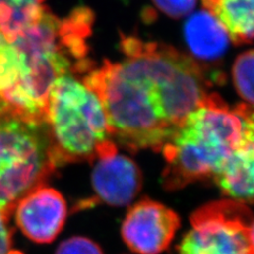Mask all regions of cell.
<instances>
[{
	"instance_id": "obj_1",
	"label": "cell",
	"mask_w": 254,
	"mask_h": 254,
	"mask_svg": "<svg viewBox=\"0 0 254 254\" xmlns=\"http://www.w3.org/2000/svg\"><path fill=\"white\" fill-rule=\"evenodd\" d=\"M122 62L105 61L83 82L104 107L111 137L130 150L156 152L208 95L211 76L175 48L123 36Z\"/></svg>"
},
{
	"instance_id": "obj_2",
	"label": "cell",
	"mask_w": 254,
	"mask_h": 254,
	"mask_svg": "<svg viewBox=\"0 0 254 254\" xmlns=\"http://www.w3.org/2000/svg\"><path fill=\"white\" fill-rule=\"evenodd\" d=\"M252 106L230 108L217 93H209L185 119L162 147L166 161L162 186L179 190L213 178L242 143L253 137Z\"/></svg>"
},
{
	"instance_id": "obj_3",
	"label": "cell",
	"mask_w": 254,
	"mask_h": 254,
	"mask_svg": "<svg viewBox=\"0 0 254 254\" xmlns=\"http://www.w3.org/2000/svg\"><path fill=\"white\" fill-rule=\"evenodd\" d=\"M45 125L57 166L94 161L118 150L100 99L74 73L62 75L52 84Z\"/></svg>"
},
{
	"instance_id": "obj_4",
	"label": "cell",
	"mask_w": 254,
	"mask_h": 254,
	"mask_svg": "<svg viewBox=\"0 0 254 254\" xmlns=\"http://www.w3.org/2000/svg\"><path fill=\"white\" fill-rule=\"evenodd\" d=\"M57 168L45 123L0 110V211L11 216Z\"/></svg>"
},
{
	"instance_id": "obj_5",
	"label": "cell",
	"mask_w": 254,
	"mask_h": 254,
	"mask_svg": "<svg viewBox=\"0 0 254 254\" xmlns=\"http://www.w3.org/2000/svg\"><path fill=\"white\" fill-rule=\"evenodd\" d=\"M179 254H254L253 216L243 202L225 199L202 205L190 216Z\"/></svg>"
},
{
	"instance_id": "obj_6",
	"label": "cell",
	"mask_w": 254,
	"mask_h": 254,
	"mask_svg": "<svg viewBox=\"0 0 254 254\" xmlns=\"http://www.w3.org/2000/svg\"><path fill=\"white\" fill-rule=\"evenodd\" d=\"M180 226L173 210L150 199L133 204L126 214L121 233L128 248L138 254H160L169 247Z\"/></svg>"
},
{
	"instance_id": "obj_7",
	"label": "cell",
	"mask_w": 254,
	"mask_h": 254,
	"mask_svg": "<svg viewBox=\"0 0 254 254\" xmlns=\"http://www.w3.org/2000/svg\"><path fill=\"white\" fill-rule=\"evenodd\" d=\"M14 213L16 225L28 238L38 244H49L62 231L68 210L60 192L42 186L23 197Z\"/></svg>"
},
{
	"instance_id": "obj_8",
	"label": "cell",
	"mask_w": 254,
	"mask_h": 254,
	"mask_svg": "<svg viewBox=\"0 0 254 254\" xmlns=\"http://www.w3.org/2000/svg\"><path fill=\"white\" fill-rule=\"evenodd\" d=\"M94 161L91 181L98 200L114 206L129 204L142 188L139 166L118 150Z\"/></svg>"
},
{
	"instance_id": "obj_9",
	"label": "cell",
	"mask_w": 254,
	"mask_h": 254,
	"mask_svg": "<svg viewBox=\"0 0 254 254\" xmlns=\"http://www.w3.org/2000/svg\"><path fill=\"white\" fill-rule=\"evenodd\" d=\"M253 137L245 140L213 177L221 192L232 200L253 202Z\"/></svg>"
},
{
	"instance_id": "obj_10",
	"label": "cell",
	"mask_w": 254,
	"mask_h": 254,
	"mask_svg": "<svg viewBox=\"0 0 254 254\" xmlns=\"http://www.w3.org/2000/svg\"><path fill=\"white\" fill-rule=\"evenodd\" d=\"M185 37L190 51L201 61L220 59L229 46L227 31L205 10L190 15L185 26Z\"/></svg>"
},
{
	"instance_id": "obj_11",
	"label": "cell",
	"mask_w": 254,
	"mask_h": 254,
	"mask_svg": "<svg viewBox=\"0 0 254 254\" xmlns=\"http://www.w3.org/2000/svg\"><path fill=\"white\" fill-rule=\"evenodd\" d=\"M205 11L224 27L235 45L253 39V0H202Z\"/></svg>"
},
{
	"instance_id": "obj_12",
	"label": "cell",
	"mask_w": 254,
	"mask_h": 254,
	"mask_svg": "<svg viewBox=\"0 0 254 254\" xmlns=\"http://www.w3.org/2000/svg\"><path fill=\"white\" fill-rule=\"evenodd\" d=\"M232 76L238 95L251 105L253 103V51L248 50L237 57L232 68Z\"/></svg>"
},
{
	"instance_id": "obj_13",
	"label": "cell",
	"mask_w": 254,
	"mask_h": 254,
	"mask_svg": "<svg viewBox=\"0 0 254 254\" xmlns=\"http://www.w3.org/2000/svg\"><path fill=\"white\" fill-rule=\"evenodd\" d=\"M55 254H104L98 244L83 236H73L64 241Z\"/></svg>"
},
{
	"instance_id": "obj_14",
	"label": "cell",
	"mask_w": 254,
	"mask_h": 254,
	"mask_svg": "<svg viewBox=\"0 0 254 254\" xmlns=\"http://www.w3.org/2000/svg\"><path fill=\"white\" fill-rule=\"evenodd\" d=\"M155 5L172 18H181L193 12L197 0H153Z\"/></svg>"
},
{
	"instance_id": "obj_15",
	"label": "cell",
	"mask_w": 254,
	"mask_h": 254,
	"mask_svg": "<svg viewBox=\"0 0 254 254\" xmlns=\"http://www.w3.org/2000/svg\"><path fill=\"white\" fill-rule=\"evenodd\" d=\"M9 220L10 216L0 211V254H21L13 250V231Z\"/></svg>"
},
{
	"instance_id": "obj_16",
	"label": "cell",
	"mask_w": 254,
	"mask_h": 254,
	"mask_svg": "<svg viewBox=\"0 0 254 254\" xmlns=\"http://www.w3.org/2000/svg\"><path fill=\"white\" fill-rule=\"evenodd\" d=\"M2 109H6V107H5V105L3 104V103L0 101V110H2Z\"/></svg>"
}]
</instances>
